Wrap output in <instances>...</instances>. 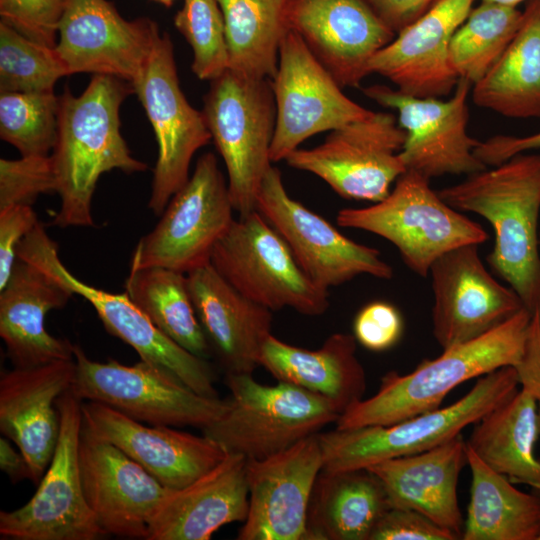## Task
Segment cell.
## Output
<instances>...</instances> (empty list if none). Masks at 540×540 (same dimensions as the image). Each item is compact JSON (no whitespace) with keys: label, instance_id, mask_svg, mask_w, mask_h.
Segmentation results:
<instances>
[{"label":"cell","instance_id":"6da1fadb","mask_svg":"<svg viewBox=\"0 0 540 540\" xmlns=\"http://www.w3.org/2000/svg\"><path fill=\"white\" fill-rule=\"evenodd\" d=\"M131 92L130 83L96 74L80 95L74 96L66 88L59 97L57 139L51 157L60 208L52 224L93 226L92 199L100 176L114 169L131 174L147 168L132 156L120 131V107Z\"/></svg>","mask_w":540,"mask_h":540},{"label":"cell","instance_id":"7a4b0ae2","mask_svg":"<svg viewBox=\"0 0 540 540\" xmlns=\"http://www.w3.org/2000/svg\"><path fill=\"white\" fill-rule=\"evenodd\" d=\"M458 211L492 225L491 268L530 310L540 295V154L521 153L437 191Z\"/></svg>","mask_w":540,"mask_h":540},{"label":"cell","instance_id":"3957f363","mask_svg":"<svg viewBox=\"0 0 540 540\" xmlns=\"http://www.w3.org/2000/svg\"><path fill=\"white\" fill-rule=\"evenodd\" d=\"M530 311L523 307L505 322L472 340L443 349L410 373L390 371L375 395L362 399L336 421L337 429L391 425L438 409L448 393L463 382L505 366L522 355Z\"/></svg>","mask_w":540,"mask_h":540},{"label":"cell","instance_id":"277c9868","mask_svg":"<svg viewBox=\"0 0 540 540\" xmlns=\"http://www.w3.org/2000/svg\"><path fill=\"white\" fill-rule=\"evenodd\" d=\"M513 366L481 376L455 403L391 425L318 433L325 472L367 468L378 462L426 451L460 434L517 390Z\"/></svg>","mask_w":540,"mask_h":540},{"label":"cell","instance_id":"5b68a950","mask_svg":"<svg viewBox=\"0 0 540 540\" xmlns=\"http://www.w3.org/2000/svg\"><path fill=\"white\" fill-rule=\"evenodd\" d=\"M225 413L202 429L227 454L261 460L319 433L340 416L324 397L296 385H265L252 374H226Z\"/></svg>","mask_w":540,"mask_h":540},{"label":"cell","instance_id":"8992f818","mask_svg":"<svg viewBox=\"0 0 540 540\" xmlns=\"http://www.w3.org/2000/svg\"><path fill=\"white\" fill-rule=\"evenodd\" d=\"M429 181L406 170L383 200L364 208L341 209L337 224L388 240L409 269L425 278L446 252L488 239L480 224L448 205Z\"/></svg>","mask_w":540,"mask_h":540},{"label":"cell","instance_id":"52a82bcc","mask_svg":"<svg viewBox=\"0 0 540 540\" xmlns=\"http://www.w3.org/2000/svg\"><path fill=\"white\" fill-rule=\"evenodd\" d=\"M228 176V191L240 216L257 210L262 181L271 168L276 106L269 79L225 71L211 81L202 109Z\"/></svg>","mask_w":540,"mask_h":540},{"label":"cell","instance_id":"ba28073f","mask_svg":"<svg viewBox=\"0 0 540 540\" xmlns=\"http://www.w3.org/2000/svg\"><path fill=\"white\" fill-rule=\"evenodd\" d=\"M210 263L237 291L271 311L288 307L318 316L328 290L301 269L277 230L255 210L232 222L214 246Z\"/></svg>","mask_w":540,"mask_h":540},{"label":"cell","instance_id":"9c48e42d","mask_svg":"<svg viewBox=\"0 0 540 540\" xmlns=\"http://www.w3.org/2000/svg\"><path fill=\"white\" fill-rule=\"evenodd\" d=\"M72 390L81 400L105 404L150 425L192 426L201 430L217 421L228 401L198 394L168 370L141 360L124 365L98 362L74 345Z\"/></svg>","mask_w":540,"mask_h":540},{"label":"cell","instance_id":"30bf717a","mask_svg":"<svg viewBox=\"0 0 540 540\" xmlns=\"http://www.w3.org/2000/svg\"><path fill=\"white\" fill-rule=\"evenodd\" d=\"M58 442L33 497L23 506L0 512V535L13 540H98L108 534L84 496L79 443L82 400L72 388L56 401Z\"/></svg>","mask_w":540,"mask_h":540},{"label":"cell","instance_id":"8fae6325","mask_svg":"<svg viewBox=\"0 0 540 540\" xmlns=\"http://www.w3.org/2000/svg\"><path fill=\"white\" fill-rule=\"evenodd\" d=\"M233 210L228 183L215 155L207 152L154 229L137 243L130 270L163 267L187 274L209 263L214 246L234 221Z\"/></svg>","mask_w":540,"mask_h":540},{"label":"cell","instance_id":"7c38bea8","mask_svg":"<svg viewBox=\"0 0 540 540\" xmlns=\"http://www.w3.org/2000/svg\"><path fill=\"white\" fill-rule=\"evenodd\" d=\"M16 254L87 300L105 329L131 346L141 360L168 370L198 394L218 397L215 374L206 359L190 353L160 331L126 292L110 293L74 276L62 263L58 245L42 223L38 222L23 238Z\"/></svg>","mask_w":540,"mask_h":540},{"label":"cell","instance_id":"4fadbf2b","mask_svg":"<svg viewBox=\"0 0 540 540\" xmlns=\"http://www.w3.org/2000/svg\"><path fill=\"white\" fill-rule=\"evenodd\" d=\"M404 140L405 132L392 113L373 111L330 131L313 148H298L285 161L318 176L345 199L376 203L406 171L399 154Z\"/></svg>","mask_w":540,"mask_h":540},{"label":"cell","instance_id":"5bb4252c","mask_svg":"<svg viewBox=\"0 0 540 540\" xmlns=\"http://www.w3.org/2000/svg\"><path fill=\"white\" fill-rule=\"evenodd\" d=\"M131 85L157 142L148 208L159 216L188 181L192 158L210 142L211 135L202 111L191 106L180 87L168 34L160 35L144 69Z\"/></svg>","mask_w":540,"mask_h":540},{"label":"cell","instance_id":"9a60e30c","mask_svg":"<svg viewBox=\"0 0 540 540\" xmlns=\"http://www.w3.org/2000/svg\"><path fill=\"white\" fill-rule=\"evenodd\" d=\"M271 87L276 106L272 162L286 160L313 135L338 129L373 112L347 97L303 40L288 29L281 41Z\"/></svg>","mask_w":540,"mask_h":540},{"label":"cell","instance_id":"2e32d148","mask_svg":"<svg viewBox=\"0 0 540 540\" xmlns=\"http://www.w3.org/2000/svg\"><path fill=\"white\" fill-rule=\"evenodd\" d=\"M257 211L277 230L305 274L324 289L358 275L391 279L393 269L372 247L339 232L326 219L293 199L280 171L271 166L257 196Z\"/></svg>","mask_w":540,"mask_h":540},{"label":"cell","instance_id":"e0dca14e","mask_svg":"<svg viewBox=\"0 0 540 540\" xmlns=\"http://www.w3.org/2000/svg\"><path fill=\"white\" fill-rule=\"evenodd\" d=\"M472 85L460 78L447 100L416 97L396 88L372 85L364 95L398 113L405 132L399 152L406 170L427 179L444 175H470L487 168L474 154L479 141L467 133V98Z\"/></svg>","mask_w":540,"mask_h":540},{"label":"cell","instance_id":"ac0fdd59","mask_svg":"<svg viewBox=\"0 0 540 540\" xmlns=\"http://www.w3.org/2000/svg\"><path fill=\"white\" fill-rule=\"evenodd\" d=\"M161 33L150 18L127 20L107 0H66L56 50L69 70L132 84Z\"/></svg>","mask_w":540,"mask_h":540},{"label":"cell","instance_id":"d6986e66","mask_svg":"<svg viewBox=\"0 0 540 540\" xmlns=\"http://www.w3.org/2000/svg\"><path fill=\"white\" fill-rule=\"evenodd\" d=\"M477 244L450 250L431 265L433 335L446 349L477 338L525 307L484 266Z\"/></svg>","mask_w":540,"mask_h":540},{"label":"cell","instance_id":"ffe728a7","mask_svg":"<svg viewBox=\"0 0 540 540\" xmlns=\"http://www.w3.org/2000/svg\"><path fill=\"white\" fill-rule=\"evenodd\" d=\"M322 468L318 433L265 459H247L249 509L237 539L309 540L308 506Z\"/></svg>","mask_w":540,"mask_h":540},{"label":"cell","instance_id":"44dd1931","mask_svg":"<svg viewBox=\"0 0 540 540\" xmlns=\"http://www.w3.org/2000/svg\"><path fill=\"white\" fill-rule=\"evenodd\" d=\"M285 23L342 88L358 87L396 35L366 0H289Z\"/></svg>","mask_w":540,"mask_h":540},{"label":"cell","instance_id":"7402d4cb","mask_svg":"<svg viewBox=\"0 0 540 540\" xmlns=\"http://www.w3.org/2000/svg\"><path fill=\"white\" fill-rule=\"evenodd\" d=\"M79 464L85 499L103 530L108 535L146 539L150 522L171 489L84 426Z\"/></svg>","mask_w":540,"mask_h":540},{"label":"cell","instance_id":"603a6c76","mask_svg":"<svg viewBox=\"0 0 540 540\" xmlns=\"http://www.w3.org/2000/svg\"><path fill=\"white\" fill-rule=\"evenodd\" d=\"M82 417L87 430L118 447L169 489L185 487L227 455L205 435L147 426L99 402L82 404Z\"/></svg>","mask_w":540,"mask_h":540},{"label":"cell","instance_id":"cb8c5ba5","mask_svg":"<svg viewBox=\"0 0 540 540\" xmlns=\"http://www.w3.org/2000/svg\"><path fill=\"white\" fill-rule=\"evenodd\" d=\"M475 0H437L399 32L369 63V73L416 97H444L459 80L449 63V45Z\"/></svg>","mask_w":540,"mask_h":540},{"label":"cell","instance_id":"d4e9b609","mask_svg":"<svg viewBox=\"0 0 540 540\" xmlns=\"http://www.w3.org/2000/svg\"><path fill=\"white\" fill-rule=\"evenodd\" d=\"M74 376V359L1 373L0 431L26 457L34 484L53 457L60 430L56 401L72 387Z\"/></svg>","mask_w":540,"mask_h":540},{"label":"cell","instance_id":"484cf974","mask_svg":"<svg viewBox=\"0 0 540 540\" xmlns=\"http://www.w3.org/2000/svg\"><path fill=\"white\" fill-rule=\"evenodd\" d=\"M186 275L198 320L226 374H252L271 334L272 311L242 295L210 262Z\"/></svg>","mask_w":540,"mask_h":540},{"label":"cell","instance_id":"4316f807","mask_svg":"<svg viewBox=\"0 0 540 540\" xmlns=\"http://www.w3.org/2000/svg\"><path fill=\"white\" fill-rule=\"evenodd\" d=\"M72 295L42 269L17 258L0 291V337L14 367L74 359V344L53 336L45 327L47 313L63 308Z\"/></svg>","mask_w":540,"mask_h":540},{"label":"cell","instance_id":"83f0119b","mask_svg":"<svg viewBox=\"0 0 540 540\" xmlns=\"http://www.w3.org/2000/svg\"><path fill=\"white\" fill-rule=\"evenodd\" d=\"M247 459L227 454L183 488L171 489L153 516L147 540H209L226 524L244 522L249 509Z\"/></svg>","mask_w":540,"mask_h":540},{"label":"cell","instance_id":"f1b7e54d","mask_svg":"<svg viewBox=\"0 0 540 540\" xmlns=\"http://www.w3.org/2000/svg\"><path fill=\"white\" fill-rule=\"evenodd\" d=\"M468 465L462 434L423 452L387 459L367 467L382 482L391 507L416 510L458 537L464 522L457 485Z\"/></svg>","mask_w":540,"mask_h":540},{"label":"cell","instance_id":"f546056e","mask_svg":"<svg viewBox=\"0 0 540 540\" xmlns=\"http://www.w3.org/2000/svg\"><path fill=\"white\" fill-rule=\"evenodd\" d=\"M352 334H331L315 350L288 344L272 334L265 340L259 366L278 382L296 385L331 402L340 415L363 399L366 373Z\"/></svg>","mask_w":540,"mask_h":540},{"label":"cell","instance_id":"4dcf8cb0","mask_svg":"<svg viewBox=\"0 0 540 540\" xmlns=\"http://www.w3.org/2000/svg\"><path fill=\"white\" fill-rule=\"evenodd\" d=\"M390 507L382 482L367 468L321 471L308 506L309 540H369Z\"/></svg>","mask_w":540,"mask_h":540},{"label":"cell","instance_id":"1f68e13d","mask_svg":"<svg viewBox=\"0 0 540 540\" xmlns=\"http://www.w3.org/2000/svg\"><path fill=\"white\" fill-rule=\"evenodd\" d=\"M539 436L538 401L520 388L477 421L466 442L495 472L540 491Z\"/></svg>","mask_w":540,"mask_h":540},{"label":"cell","instance_id":"d6a6232c","mask_svg":"<svg viewBox=\"0 0 540 540\" xmlns=\"http://www.w3.org/2000/svg\"><path fill=\"white\" fill-rule=\"evenodd\" d=\"M525 2L506 50L471 88L477 106L515 119L540 118V0Z\"/></svg>","mask_w":540,"mask_h":540},{"label":"cell","instance_id":"836d02e7","mask_svg":"<svg viewBox=\"0 0 540 540\" xmlns=\"http://www.w3.org/2000/svg\"><path fill=\"white\" fill-rule=\"evenodd\" d=\"M468 447V446H467ZM470 502L463 540H539L540 497L513 486L468 448Z\"/></svg>","mask_w":540,"mask_h":540},{"label":"cell","instance_id":"e575fe53","mask_svg":"<svg viewBox=\"0 0 540 540\" xmlns=\"http://www.w3.org/2000/svg\"><path fill=\"white\" fill-rule=\"evenodd\" d=\"M228 50V69L252 78L272 79L287 31L289 0H217Z\"/></svg>","mask_w":540,"mask_h":540},{"label":"cell","instance_id":"d590c367","mask_svg":"<svg viewBox=\"0 0 540 540\" xmlns=\"http://www.w3.org/2000/svg\"><path fill=\"white\" fill-rule=\"evenodd\" d=\"M125 292L166 336L190 353L208 357L211 347L196 315L186 274L163 267L130 270Z\"/></svg>","mask_w":540,"mask_h":540},{"label":"cell","instance_id":"8d00e7d4","mask_svg":"<svg viewBox=\"0 0 540 540\" xmlns=\"http://www.w3.org/2000/svg\"><path fill=\"white\" fill-rule=\"evenodd\" d=\"M522 17L517 7L480 1L453 34L449 63L472 86L500 59L514 37Z\"/></svg>","mask_w":540,"mask_h":540},{"label":"cell","instance_id":"74e56055","mask_svg":"<svg viewBox=\"0 0 540 540\" xmlns=\"http://www.w3.org/2000/svg\"><path fill=\"white\" fill-rule=\"evenodd\" d=\"M59 97L50 91L0 93V136L21 156L48 155L57 139Z\"/></svg>","mask_w":540,"mask_h":540},{"label":"cell","instance_id":"f35d334b","mask_svg":"<svg viewBox=\"0 0 540 540\" xmlns=\"http://www.w3.org/2000/svg\"><path fill=\"white\" fill-rule=\"evenodd\" d=\"M69 75L56 47L0 22V93L54 90L56 82Z\"/></svg>","mask_w":540,"mask_h":540},{"label":"cell","instance_id":"ab89813d","mask_svg":"<svg viewBox=\"0 0 540 540\" xmlns=\"http://www.w3.org/2000/svg\"><path fill=\"white\" fill-rule=\"evenodd\" d=\"M174 25L192 48L191 67L197 78L212 81L228 70L224 20L217 0H184Z\"/></svg>","mask_w":540,"mask_h":540},{"label":"cell","instance_id":"60d3db41","mask_svg":"<svg viewBox=\"0 0 540 540\" xmlns=\"http://www.w3.org/2000/svg\"><path fill=\"white\" fill-rule=\"evenodd\" d=\"M50 192H57L51 156L0 159V210L17 205L31 206L41 194Z\"/></svg>","mask_w":540,"mask_h":540},{"label":"cell","instance_id":"b9f144b4","mask_svg":"<svg viewBox=\"0 0 540 540\" xmlns=\"http://www.w3.org/2000/svg\"><path fill=\"white\" fill-rule=\"evenodd\" d=\"M66 0H0L1 21L27 38L55 47Z\"/></svg>","mask_w":540,"mask_h":540},{"label":"cell","instance_id":"7bdbcfd3","mask_svg":"<svg viewBox=\"0 0 540 540\" xmlns=\"http://www.w3.org/2000/svg\"><path fill=\"white\" fill-rule=\"evenodd\" d=\"M403 328L401 313L385 301H373L365 305L353 323L356 341L375 352L392 348L400 340Z\"/></svg>","mask_w":540,"mask_h":540},{"label":"cell","instance_id":"ee69618b","mask_svg":"<svg viewBox=\"0 0 540 540\" xmlns=\"http://www.w3.org/2000/svg\"><path fill=\"white\" fill-rule=\"evenodd\" d=\"M459 537L422 513L390 507L375 525L369 540H455Z\"/></svg>","mask_w":540,"mask_h":540},{"label":"cell","instance_id":"f6af8a7d","mask_svg":"<svg viewBox=\"0 0 540 540\" xmlns=\"http://www.w3.org/2000/svg\"><path fill=\"white\" fill-rule=\"evenodd\" d=\"M39 221L32 206L0 210V291L7 284L17 260V247Z\"/></svg>","mask_w":540,"mask_h":540},{"label":"cell","instance_id":"bcb514c9","mask_svg":"<svg viewBox=\"0 0 540 540\" xmlns=\"http://www.w3.org/2000/svg\"><path fill=\"white\" fill-rule=\"evenodd\" d=\"M529 311L522 355L514 368L521 389L540 402V295Z\"/></svg>","mask_w":540,"mask_h":540},{"label":"cell","instance_id":"7dc6e473","mask_svg":"<svg viewBox=\"0 0 540 540\" xmlns=\"http://www.w3.org/2000/svg\"><path fill=\"white\" fill-rule=\"evenodd\" d=\"M540 149V131L527 136L495 135L479 141L475 156L487 167L499 165L515 155Z\"/></svg>","mask_w":540,"mask_h":540},{"label":"cell","instance_id":"c3c4849f","mask_svg":"<svg viewBox=\"0 0 540 540\" xmlns=\"http://www.w3.org/2000/svg\"><path fill=\"white\" fill-rule=\"evenodd\" d=\"M395 33L423 15L437 0H366Z\"/></svg>","mask_w":540,"mask_h":540},{"label":"cell","instance_id":"681fc988","mask_svg":"<svg viewBox=\"0 0 540 540\" xmlns=\"http://www.w3.org/2000/svg\"><path fill=\"white\" fill-rule=\"evenodd\" d=\"M7 437L0 439V468L12 483L32 478L26 457L12 446Z\"/></svg>","mask_w":540,"mask_h":540},{"label":"cell","instance_id":"f907efd6","mask_svg":"<svg viewBox=\"0 0 540 540\" xmlns=\"http://www.w3.org/2000/svg\"><path fill=\"white\" fill-rule=\"evenodd\" d=\"M480 1H488V2H494V3L503 4V5L517 7L520 3L526 0H480Z\"/></svg>","mask_w":540,"mask_h":540},{"label":"cell","instance_id":"816d5d0a","mask_svg":"<svg viewBox=\"0 0 540 540\" xmlns=\"http://www.w3.org/2000/svg\"><path fill=\"white\" fill-rule=\"evenodd\" d=\"M165 6H170L175 0H153Z\"/></svg>","mask_w":540,"mask_h":540},{"label":"cell","instance_id":"f5cc1de1","mask_svg":"<svg viewBox=\"0 0 540 540\" xmlns=\"http://www.w3.org/2000/svg\"><path fill=\"white\" fill-rule=\"evenodd\" d=\"M539 434H540V402H538ZM540 461V458H538Z\"/></svg>","mask_w":540,"mask_h":540},{"label":"cell","instance_id":"db71d44e","mask_svg":"<svg viewBox=\"0 0 540 540\" xmlns=\"http://www.w3.org/2000/svg\"><path fill=\"white\" fill-rule=\"evenodd\" d=\"M539 245H540V234H539Z\"/></svg>","mask_w":540,"mask_h":540},{"label":"cell","instance_id":"11a10c76","mask_svg":"<svg viewBox=\"0 0 540 540\" xmlns=\"http://www.w3.org/2000/svg\"><path fill=\"white\" fill-rule=\"evenodd\" d=\"M539 540H540V537H539Z\"/></svg>","mask_w":540,"mask_h":540}]
</instances>
